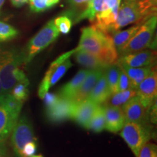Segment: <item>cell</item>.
I'll list each match as a JSON object with an SVG mask.
<instances>
[{
    "instance_id": "26",
    "label": "cell",
    "mask_w": 157,
    "mask_h": 157,
    "mask_svg": "<svg viewBox=\"0 0 157 157\" xmlns=\"http://www.w3.org/2000/svg\"><path fill=\"white\" fill-rule=\"evenodd\" d=\"M1 100L4 105L11 111L13 114L19 117L21 109H22L23 103L17 101L14 97H13L10 94H7L1 96Z\"/></svg>"
},
{
    "instance_id": "10",
    "label": "cell",
    "mask_w": 157,
    "mask_h": 157,
    "mask_svg": "<svg viewBox=\"0 0 157 157\" xmlns=\"http://www.w3.org/2000/svg\"><path fill=\"white\" fill-rule=\"evenodd\" d=\"M76 104L71 99L60 98L52 106L46 108V116L52 123H59L71 119Z\"/></svg>"
},
{
    "instance_id": "29",
    "label": "cell",
    "mask_w": 157,
    "mask_h": 157,
    "mask_svg": "<svg viewBox=\"0 0 157 157\" xmlns=\"http://www.w3.org/2000/svg\"><path fill=\"white\" fill-rule=\"evenodd\" d=\"M60 0H29L30 8L34 13H42L51 8Z\"/></svg>"
},
{
    "instance_id": "27",
    "label": "cell",
    "mask_w": 157,
    "mask_h": 157,
    "mask_svg": "<svg viewBox=\"0 0 157 157\" xmlns=\"http://www.w3.org/2000/svg\"><path fill=\"white\" fill-rule=\"evenodd\" d=\"M29 82H18L13 87L10 94L17 101L23 103L29 97Z\"/></svg>"
},
{
    "instance_id": "32",
    "label": "cell",
    "mask_w": 157,
    "mask_h": 157,
    "mask_svg": "<svg viewBox=\"0 0 157 157\" xmlns=\"http://www.w3.org/2000/svg\"><path fill=\"white\" fill-rule=\"evenodd\" d=\"M130 88H132V84H131L130 80H129L127 74H125V72L121 68L119 84H118V92L124 91V90L130 89Z\"/></svg>"
},
{
    "instance_id": "38",
    "label": "cell",
    "mask_w": 157,
    "mask_h": 157,
    "mask_svg": "<svg viewBox=\"0 0 157 157\" xmlns=\"http://www.w3.org/2000/svg\"><path fill=\"white\" fill-rule=\"evenodd\" d=\"M2 95H4V94L2 91V86H1V83H0V97Z\"/></svg>"
},
{
    "instance_id": "31",
    "label": "cell",
    "mask_w": 157,
    "mask_h": 157,
    "mask_svg": "<svg viewBox=\"0 0 157 157\" xmlns=\"http://www.w3.org/2000/svg\"><path fill=\"white\" fill-rule=\"evenodd\" d=\"M137 157H157L156 146L154 143H147L140 149Z\"/></svg>"
},
{
    "instance_id": "33",
    "label": "cell",
    "mask_w": 157,
    "mask_h": 157,
    "mask_svg": "<svg viewBox=\"0 0 157 157\" xmlns=\"http://www.w3.org/2000/svg\"><path fill=\"white\" fill-rule=\"evenodd\" d=\"M44 100V103L46 108L52 106L56 102L58 101V95H56L53 93H47L45 94L44 98H42Z\"/></svg>"
},
{
    "instance_id": "13",
    "label": "cell",
    "mask_w": 157,
    "mask_h": 157,
    "mask_svg": "<svg viewBox=\"0 0 157 157\" xmlns=\"http://www.w3.org/2000/svg\"><path fill=\"white\" fill-rule=\"evenodd\" d=\"M157 90L156 71L153 68L150 74L143 79L136 89L137 95L149 105L156 100Z\"/></svg>"
},
{
    "instance_id": "23",
    "label": "cell",
    "mask_w": 157,
    "mask_h": 157,
    "mask_svg": "<svg viewBox=\"0 0 157 157\" xmlns=\"http://www.w3.org/2000/svg\"><path fill=\"white\" fill-rule=\"evenodd\" d=\"M135 95H137L136 90L132 88L124 91H119L110 96L109 99L105 102V105L122 107Z\"/></svg>"
},
{
    "instance_id": "9",
    "label": "cell",
    "mask_w": 157,
    "mask_h": 157,
    "mask_svg": "<svg viewBox=\"0 0 157 157\" xmlns=\"http://www.w3.org/2000/svg\"><path fill=\"white\" fill-rule=\"evenodd\" d=\"M153 104V103H152ZM151 105L146 103L140 97L135 95L123 105L126 121L135 123H148Z\"/></svg>"
},
{
    "instance_id": "34",
    "label": "cell",
    "mask_w": 157,
    "mask_h": 157,
    "mask_svg": "<svg viewBox=\"0 0 157 157\" xmlns=\"http://www.w3.org/2000/svg\"><path fill=\"white\" fill-rule=\"evenodd\" d=\"M90 0H68V2L72 7H80V6L87 4Z\"/></svg>"
},
{
    "instance_id": "39",
    "label": "cell",
    "mask_w": 157,
    "mask_h": 157,
    "mask_svg": "<svg viewBox=\"0 0 157 157\" xmlns=\"http://www.w3.org/2000/svg\"><path fill=\"white\" fill-rule=\"evenodd\" d=\"M32 157H43L42 155H34Z\"/></svg>"
},
{
    "instance_id": "2",
    "label": "cell",
    "mask_w": 157,
    "mask_h": 157,
    "mask_svg": "<svg viewBox=\"0 0 157 157\" xmlns=\"http://www.w3.org/2000/svg\"><path fill=\"white\" fill-rule=\"evenodd\" d=\"M156 14V5L151 0H121L113 30L131 24H139Z\"/></svg>"
},
{
    "instance_id": "1",
    "label": "cell",
    "mask_w": 157,
    "mask_h": 157,
    "mask_svg": "<svg viewBox=\"0 0 157 157\" xmlns=\"http://www.w3.org/2000/svg\"><path fill=\"white\" fill-rule=\"evenodd\" d=\"M77 50H84L93 55L106 65L117 62L118 52L113 39L93 25L82 29Z\"/></svg>"
},
{
    "instance_id": "28",
    "label": "cell",
    "mask_w": 157,
    "mask_h": 157,
    "mask_svg": "<svg viewBox=\"0 0 157 157\" xmlns=\"http://www.w3.org/2000/svg\"><path fill=\"white\" fill-rule=\"evenodd\" d=\"M54 24L59 32L62 33L63 34H67L71 31L73 23H72L71 15L68 13H66V14L57 17L54 20Z\"/></svg>"
},
{
    "instance_id": "19",
    "label": "cell",
    "mask_w": 157,
    "mask_h": 157,
    "mask_svg": "<svg viewBox=\"0 0 157 157\" xmlns=\"http://www.w3.org/2000/svg\"><path fill=\"white\" fill-rule=\"evenodd\" d=\"M90 69H82L77 72V74L71 79L67 84L60 88L59 90L58 96L60 98L71 99L74 94L76 93L78 87L81 86L82 82L89 73Z\"/></svg>"
},
{
    "instance_id": "7",
    "label": "cell",
    "mask_w": 157,
    "mask_h": 157,
    "mask_svg": "<svg viewBox=\"0 0 157 157\" xmlns=\"http://www.w3.org/2000/svg\"><path fill=\"white\" fill-rule=\"evenodd\" d=\"M59 32L54 24V20L46 23L43 28L34 37L31 39L27 44L24 54V63H28L41 51L47 48L59 36Z\"/></svg>"
},
{
    "instance_id": "24",
    "label": "cell",
    "mask_w": 157,
    "mask_h": 157,
    "mask_svg": "<svg viewBox=\"0 0 157 157\" xmlns=\"http://www.w3.org/2000/svg\"><path fill=\"white\" fill-rule=\"evenodd\" d=\"M120 71V66L117 62L109 65L104 69L108 85L112 94L118 92V84H119Z\"/></svg>"
},
{
    "instance_id": "6",
    "label": "cell",
    "mask_w": 157,
    "mask_h": 157,
    "mask_svg": "<svg viewBox=\"0 0 157 157\" xmlns=\"http://www.w3.org/2000/svg\"><path fill=\"white\" fill-rule=\"evenodd\" d=\"M76 50V49H74L65 52L51 63L39 87L38 95L39 98L42 99L45 94L48 93L49 90L55 85L71 67L72 63L70 60V57L73 56Z\"/></svg>"
},
{
    "instance_id": "36",
    "label": "cell",
    "mask_w": 157,
    "mask_h": 157,
    "mask_svg": "<svg viewBox=\"0 0 157 157\" xmlns=\"http://www.w3.org/2000/svg\"><path fill=\"white\" fill-rule=\"evenodd\" d=\"M12 4L15 6V7H21L24 4L27 3L29 2V0H10Z\"/></svg>"
},
{
    "instance_id": "21",
    "label": "cell",
    "mask_w": 157,
    "mask_h": 157,
    "mask_svg": "<svg viewBox=\"0 0 157 157\" xmlns=\"http://www.w3.org/2000/svg\"><path fill=\"white\" fill-rule=\"evenodd\" d=\"M118 63V62H117ZM125 74L128 76L131 82L132 89H137L138 85L143 81L145 78L151 72L154 67H142L133 68L129 67L126 65L121 64L118 63Z\"/></svg>"
},
{
    "instance_id": "25",
    "label": "cell",
    "mask_w": 157,
    "mask_h": 157,
    "mask_svg": "<svg viewBox=\"0 0 157 157\" xmlns=\"http://www.w3.org/2000/svg\"><path fill=\"white\" fill-rule=\"evenodd\" d=\"M87 129L95 132H101L105 129V107L98 105L88 125Z\"/></svg>"
},
{
    "instance_id": "15",
    "label": "cell",
    "mask_w": 157,
    "mask_h": 157,
    "mask_svg": "<svg viewBox=\"0 0 157 157\" xmlns=\"http://www.w3.org/2000/svg\"><path fill=\"white\" fill-rule=\"evenodd\" d=\"M104 69H90L89 73L84 78L76 93L72 97L71 100L75 104L79 103L87 99L90 92L92 91L94 86L97 83L100 76H101Z\"/></svg>"
},
{
    "instance_id": "11",
    "label": "cell",
    "mask_w": 157,
    "mask_h": 157,
    "mask_svg": "<svg viewBox=\"0 0 157 157\" xmlns=\"http://www.w3.org/2000/svg\"><path fill=\"white\" fill-rule=\"evenodd\" d=\"M154 60L155 52L154 51L143 50L121 56L117 60V62L129 67L142 68L154 67Z\"/></svg>"
},
{
    "instance_id": "30",
    "label": "cell",
    "mask_w": 157,
    "mask_h": 157,
    "mask_svg": "<svg viewBox=\"0 0 157 157\" xmlns=\"http://www.w3.org/2000/svg\"><path fill=\"white\" fill-rule=\"evenodd\" d=\"M18 34V31L13 25L0 21V42L14 39Z\"/></svg>"
},
{
    "instance_id": "3",
    "label": "cell",
    "mask_w": 157,
    "mask_h": 157,
    "mask_svg": "<svg viewBox=\"0 0 157 157\" xmlns=\"http://www.w3.org/2000/svg\"><path fill=\"white\" fill-rule=\"evenodd\" d=\"M22 63H24L23 52L0 48V83L4 95L10 93L17 84L15 73Z\"/></svg>"
},
{
    "instance_id": "35",
    "label": "cell",
    "mask_w": 157,
    "mask_h": 157,
    "mask_svg": "<svg viewBox=\"0 0 157 157\" xmlns=\"http://www.w3.org/2000/svg\"><path fill=\"white\" fill-rule=\"evenodd\" d=\"M0 157H7V151L4 141H0Z\"/></svg>"
},
{
    "instance_id": "20",
    "label": "cell",
    "mask_w": 157,
    "mask_h": 157,
    "mask_svg": "<svg viewBox=\"0 0 157 157\" xmlns=\"http://www.w3.org/2000/svg\"><path fill=\"white\" fill-rule=\"evenodd\" d=\"M74 55L76 61L87 69H105L108 66H109L103 63L97 57L84 50H76Z\"/></svg>"
},
{
    "instance_id": "8",
    "label": "cell",
    "mask_w": 157,
    "mask_h": 157,
    "mask_svg": "<svg viewBox=\"0 0 157 157\" xmlns=\"http://www.w3.org/2000/svg\"><path fill=\"white\" fill-rule=\"evenodd\" d=\"M11 143L16 157H22L24 146L29 142L36 140L31 121L25 116L17 119L13 129Z\"/></svg>"
},
{
    "instance_id": "17",
    "label": "cell",
    "mask_w": 157,
    "mask_h": 157,
    "mask_svg": "<svg viewBox=\"0 0 157 157\" xmlns=\"http://www.w3.org/2000/svg\"><path fill=\"white\" fill-rule=\"evenodd\" d=\"M18 119L4 105L0 97V141H5L10 135Z\"/></svg>"
},
{
    "instance_id": "12",
    "label": "cell",
    "mask_w": 157,
    "mask_h": 157,
    "mask_svg": "<svg viewBox=\"0 0 157 157\" xmlns=\"http://www.w3.org/2000/svg\"><path fill=\"white\" fill-rule=\"evenodd\" d=\"M121 0H90L87 4V7L76 17V22L87 19L93 21L95 15L101 12L105 11L120 4Z\"/></svg>"
},
{
    "instance_id": "16",
    "label": "cell",
    "mask_w": 157,
    "mask_h": 157,
    "mask_svg": "<svg viewBox=\"0 0 157 157\" xmlns=\"http://www.w3.org/2000/svg\"><path fill=\"white\" fill-rule=\"evenodd\" d=\"M105 129L111 132H117L124 125V113L121 107L105 105Z\"/></svg>"
},
{
    "instance_id": "22",
    "label": "cell",
    "mask_w": 157,
    "mask_h": 157,
    "mask_svg": "<svg viewBox=\"0 0 157 157\" xmlns=\"http://www.w3.org/2000/svg\"><path fill=\"white\" fill-rule=\"evenodd\" d=\"M141 25H142V23L135 24L131 26L130 28L126 29V30L117 31L111 35L117 52H119L127 44V42L130 40V39L135 34V32L138 30Z\"/></svg>"
},
{
    "instance_id": "18",
    "label": "cell",
    "mask_w": 157,
    "mask_h": 157,
    "mask_svg": "<svg viewBox=\"0 0 157 157\" xmlns=\"http://www.w3.org/2000/svg\"><path fill=\"white\" fill-rule=\"evenodd\" d=\"M111 95L112 93L108 85L107 80L103 70V72L100 76L97 83L95 84L92 91L90 92L87 100H90L98 105H101V103H105Z\"/></svg>"
},
{
    "instance_id": "4",
    "label": "cell",
    "mask_w": 157,
    "mask_h": 157,
    "mask_svg": "<svg viewBox=\"0 0 157 157\" xmlns=\"http://www.w3.org/2000/svg\"><path fill=\"white\" fill-rule=\"evenodd\" d=\"M121 130V137L137 157L142 147L151 138L153 127L149 122L135 123L126 121Z\"/></svg>"
},
{
    "instance_id": "37",
    "label": "cell",
    "mask_w": 157,
    "mask_h": 157,
    "mask_svg": "<svg viewBox=\"0 0 157 157\" xmlns=\"http://www.w3.org/2000/svg\"><path fill=\"white\" fill-rule=\"evenodd\" d=\"M5 2V0H0V12H1V9H2V7Z\"/></svg>"
},
{
    "instance_id": "5",
    "label": "cell",
    "mask_w": 157,
    "mask_h": 157,
    "mask_svg": "<svg viewBox=\"0 0 157 157\" xmlns=\"http://www.w3.org/2000/svg\"><path fill=\"white\" fill-rule=\"evenodd\" d=\"M157 23L156 14L151 16L142 23L130 40L118 52L121 56L146 50L154 44L153 39ZM154 45V44H153Z\"/></svg>"
},
{
    "instance_id": "14",
    "label": "cell",
    "mask_w": 157,
    "mask_h": 157,
    "mask_svg": "<svg viewBox=\"0 0 157 157\" xmlns=\"http://www.w3.org/2000/svg\"><path fill=\"white\" fill-rule=\"evenodd\" d=\"M98 105V104L93 103V101L87 99L81 103L76 104L71 119H74L80 126L87 129L90 119L93 117L95 109H97Z\"/></svg>"
}]
</instances>
